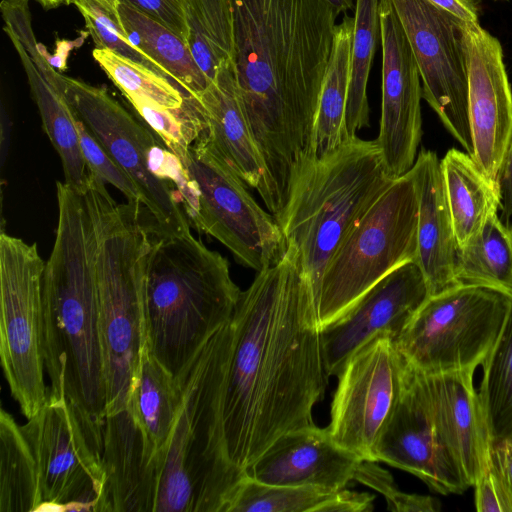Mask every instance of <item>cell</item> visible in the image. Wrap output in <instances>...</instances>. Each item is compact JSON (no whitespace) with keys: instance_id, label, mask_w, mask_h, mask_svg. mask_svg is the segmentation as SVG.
<instances>
[{"instance_id":"cell-1","label":"cell","mask_w":512,"mask_h":512,"mask_svg":"<svg viewBox=\"0 0 512 512\" xmlns=\"http://www.w3.org/2000/svg\"><path fill=\"white\" fill-rule=\"evenodd\" d=\"M202 359L210 455L225 473L244 475L280 436L316 425L329 375L312 285L293 245L241 292Z\"/></svg>"},{"instance_id":"cell-2","label":"cell","mask_w":512,"mask_h":512,"mask_svg":"<svg viewBox=\"0 0 512 512\" xmlns=\"http://www.w3.org/2000/svg\"><path fill=\"white\" fill-rule=\"evenodd\" d=\"M238 91L264 173L257 192L285 207L314 164L315 116L339 12L326 0H230Z\"/></svg>"},{"instance_id":"cell-3","label":"cell","mask_w":512,"mask_h":512,"mask_svg":"<svg viewBox=\"0 0 512 512\" xmlns=\"http://www.w3.org/2000/svg\"><path fill=\"white\" fill-rule=\"evenodd\" d=\"M58 224L43 273L48 395L65 396L103 428L106 389L99 326L97 238L84 194L58 181Z\"/></svg>"},{"instance_id":"cell-4","label":"cell","mask_w":512,"mask_h":512,"mask_svg":"<svg viewBox=\"0 0 512 512\" xmlns=\"http://www.w3.org/2000/svg\"><path fill=\"white\" fill-rule=\"evenodd\" d=\"M241 292L227 259L191 233L153 232L143 290L146 347L178 377L230 320Z\"/></svg>"},{"instance_id":"cell-5","label":"cell","mask_w":512,"mask_h":512,"mask_svg":"<svg viewBox=\"0 0 512 512\" xmlns=\"http://www.w3.org/2000/svg\"><path fill=\"white\" fill-rule=\"evenodd\" d=\"M84 197L97 238L105 416H109L127 409L138 380L145 344L143 290L153 229L141 204H117L106 183L91 174Z\"/></svg>"},{"instance_id":"cell-6","label":"cell","mask_w":512,"mask_h":512,"mask_svg":"<svg viewBox=\"0 0 512 512\" xmlns=\"http://www.w3.org/2000/svg\"><path fill=\"white\" fill-rule=\"evenodd\" d=\"M394 180L377 141L355 137L316 161L298 185L279 226L299 253L316 306L330 260Z\"/></svg>"},{"instance_id":"cell-7","label":"cell","mask_w":512,"mask_h":512,"mask_svg":"<svg viewBox=\"0 0 512 512\" xmlns=\"http://www.w3.org/2000/svg\"><path fill=\"white\" fill-rule=\"evenodd\" d=\"M56 86L72 111L136 184L154 234H190L177 191L189 175L184 164L149 128L136 120L105 88L58 73Z\"/></svg>"},{"instance_id":"cell-8","label":"cell","mask_w":512,"mask_h":512,"mask_svg":"<svg viewBox=\"0 0 512 512\" xmlns=\"http://www.w3.org/2000/svg\"><path fill=\"white\" fill-rule=\"evenodd\" d=\"M418 198L411 173L395 178L343 240L321 280L320 329L345 314L372 286L417 257Z\"/></svg>"},{"instance_id":"cell-9","label":"cell","mask_w":512,"mask_h":512,"mask_svg":"<svg viewBox=\"0 0 512 512\" xmlns=\"http://www.w3.org/2000/svg\"><path fill=\"white\" fill-rule=\"evenodd\" d=\"M512 296L458 285L430 296L395 339L414 367L427 374L476 370L494 347Z\"/></svg>"},{"instance_id":"cell-10","label":"cell","mask_w":512,"mask_h":512,"mask_svg":"<svg viewBox=\"0 0 512 512\" xmlns=\"http://www.w3.org/2000/svg\"><path fill=\"white\" fill-rule=\"evenodd\" d=\"M36 243L0 235V359L11 395L27 418L48 398L44 381L43 273Z\"/></svg>"},{"instance_id":"cell-11","label":"cell","mask_w":512,"mask_h":512,"mask_svg":"<svg viewBox=\"0 0 512 512\" xmlns=\"http://www.w3.org/2000/svg\"><path fill=\"white\" fill-rule=\"evenodd\" d=\"M21 429L37 463L38 511L97 512L104 484L103 428L65 396L48 395Z\"/></svg>"},{"instance_id":"cell-12","label":"cell","mask_w":512,"mask_h":512,"mask_svg":"<svg viewBox=\"0 0 512 512\" xmlns=\"http://www.w3.org/2000/svg\"><path fill=\"white\" fill-rule=\"evenodd\" d=\"M181 161L197 194L193 225L221 242L240 264L256 272L278 262L286 249L278 222L258 205L244 181L212 146L206 132Z\"/></svg>"},{"instance_id":"cell-13","label":"cell","mask_w":512,"mask_h":512,"mask_svg":"<svg viewBox=\"0 0 512 512\" xmlns=\"http://www.w3.org/2000/svg\"><path fill=\"white\" fill-rule=\"evenodd\" d=\"M404 358L394 336L375 333L355 350L338 373L330 423L332 439L362 460L375 449L397 402Z\"/></svg>"},{"instance_id":"cell-14","label":"cell","mask_w":512,"mask_h":512,"mask_svg":"<svg viewBox=\"0 0 512 512\" xmlns=\"http://www.w3.org/2000/svg\"><path fill=\"white\" fill-rule=\"evenodd\" d=\"M412 48L422 97L471 156L463 23L427 0H390Z\"/></svg>"},{"instance_id":"cell-15","label":"cell","mask_w":512,"mask_h":512,"mask_svg":"<svg viewBox=\"0 0 512 512\" xmlns=\"http://www.w3.org/2000/svg\"><path fill=\"white\" fill-rule=\"evenodd\" d=\"M375 456L376 461L415 475L443 495L461 494L470 487L441 436L425 373L405 359L399 396Z\"/></svg>"},{"instance_id":"cell-16","label":"cell","mask_w":512,"mask_h":512,"mask_svg":"<svg viewBox=\"0 0 512 512\" xmlns=\"http://www.w3.org/2000/svg\"><path fill=\"white\" fill-rule=\"evenodd\" d=\"M382 105L376 139L389 174L400 177L414 165L422 137V84L404 29L390 0H380Z\"/></svg>"},{"instance_id":"cell-17","label":"cell","mask_w":512,"mask_h":512,"mask_svg":"<svg viewBox=\"0 0 512 512\" xmlns=\"http://www.w3.org/2000/svg\"><path fill=\"white\" fill-rule=\"evenodd\" d=\"M468 77V116L472 158L499 182L512 136V90L499 40L479 22L463 23Z\"/></svg>"},{"instance_id":"cell-18","label":"cell","mask_w":512,"mask_h":512,"mask_svg":"<svg viewBox=\"0 0 512 512\" xmlns=\"http://www.w3.org/2000/svg\"><path fill=\"white\" fill-rule=\"evenodd\" d=\"M429 297L428 283L415 261L383 277L345 314L321 329L328 375L337 376L348 357L375 333L387 331L396 339Z\"/></svg>"},{"instance_id":"cell-19","label":"cell","mask_w":512,"mask_h":512,"mask_svg":"<svg viewBox=\"0 0 512 512\" xmlns=\"http://www.w3.org/2000/svg\"><path fill=\"white\" fill-rule=\"evenodd\" d=\"M361 461L339 446L327 427L313 425L280 436L245 474L269 485L314 486L336 491L354 480Z\"/></svg>"},{"instance_id":"cell-20","label":"cell","mask_w":512,"mask_h":512,"mask_svg":"<svg viewBox=\"0 0 512 512\" xmlns=\"http://www.w3.org/2000/svg\"><path fill=\"white\" fill-rule=\"evenodd\" d=\"M97 512H153L155 454L132 410L105 417Z\"/></svg>"},{"instance_id":"cell-21","label":"cell","mask_w":512,"mask_h":512,"mask_svg":"<svg viewBox=\"0 0 512 512\" xmlns=\"http://www.w3.org/2000/svg\"><path fill=\"white\" fill-rule=\"evenodd\" d=\"M474 372L425 373L441 436L470 487L490 465L492 445L486 415L474 386Z\"/></svg>"},{"instance_id":"cell-22","label":"cell","mask_w":512,"mask_h":512,"mask_svg":"<svg viewBox=\"0 0 512 512\" xmlns=\"http://www.w3.org/2000/svg\"><path fill=\"white\" fill-rule=\"evenodd\" d=\"M409 172L418 198L415 262L422 270L432 296L458 286L455 275L458 245L437 154L422 149Z\"/></svg>"},{"instance_id":"cell-23","label":"cell","mask_w":512,"mask_h":512,"mask_svg":"<svg viewBox=\"0 0 512 512\" xmlns=\"http://www.w3.org/2000/svg\"><path fill=\"white\" fill-rule=\"evenodd\" d=\"M196 96L204 109L210 143L246 185L257 189L264 164L243 109L233 60L224 61Z\"/></svg>"},{"instance_id":"cell-24","label":"cell","mask_w":512,"mask_h":512,"mask_svg":"<svg viewBox=\"0 0 512 512\" xmlns=\"http://www.w3.org/2000/svg\"><path fill=\"white\" fill-rule=\"evenodd\" d=\"M448 205L458 248L473 243L501 207L499 182L489 179L472 156L450 149L441 159Z\"/></svg>"},{"instance_id":"cell-25","label":"cell","mask_w":512,"mask_h":512,"mask_svg":"<svg viewBox=\"0 0 512 512\" xmlns=\"http://www.w3.org/2000/svg\"><path fill=\"white\" fill-rule=\"evenodd\" d=\"M374 495L347 488L269 485L246 474L235 487L225 512H367Z\"/></svg>"},{"instance_id":"cell-26","label":"cell","mask_w":512,"mask_h":512,"mask_svg":"<svg viewBox=\"0 0 512 512\" xmlns=\"http://www.w3.org/2000/svg\"><path fill=\"white\" fill-rule=\"evenodd\" d=\"M11 41L25 70L44 131L61 159L64 182L84 194L90 173L81 151L74 113L60 89L43 76L25 49L16 40Z\"/></svg>"},{"instance_id":"cell-27","label":"cell","mask_w":512,"mask_h":512,"mask_svg":"<svg viewBox=\"0 0 512 512\" xmlns=\"http://www.w3.org/2000/svg\"><path fill=\"white\" fill-rule=\"evenodd\" d=\"M354 18L345 15L337 24L334 43L322 82L315 116L313 152L320 161L338 150L348 138L345 113L350 81Z\"/></svg>"},{"instance_id":"cell-28","label":"cell","mask_w":512,"mask_h":512,"mask_svg":"<svg viewBox=\"0 0 512 512\" xmlns=\"http://www.w3.org/2000/svg\"><path fill=\"white\" fill-rule=\"evenodd\" d=\"M118 12L130 42L156 62L186 94L197 95L207 88L210 82L185 40L123 0Z\"/></svg>"},{"instance_id":"cell-29","label":"cell","mask_w":512,"mask_h":512,"mask_svg":"<svg viewBox=\"0 0 512 512\" xmlns=\"http://www.w3.org/2000/svg\"><path fill=\"white\" fill-rule=\"evenodd\" d=\"M182 404L179 379L144 344L136 386L128 407L139 422L156 455L166 445Z\"/></svg>"},{"instance_id":"cell-30","label":"cell","mask_w":512,"mask_h":512,"mask_svg":"<svg viewBox=\"0 0 512 512\" xmlns=\"http://www.w3.org/2000/svg\"><path fill=\"white\" fill-rule=\"evenodd\" d=\"M42 505L37 463L21 426L0 412V512L38 511Z\"/></svg>"},{"instance_id":"cell-31","label":"cell","mask_w":512,"mask_h":512,"mask_svg":"<svg viewBox=\"0 0 512 512\" xmlns=\"http://www.w3.org/2000/svg\"><path fill=\"white\" fill-rule=\"evenodd\" d=\"M458 285L494 289L512 296V235L499 214H494L470 245L458 248Z\"/></svg>"},{"instance_id":"cell-32","label":"cell","mask_w":512,"mask_h":512,"mask_svg":"<svg viewBox=\"0 0 512 512\" xmlns=\"http://www.w3.org/2000/svg\"><path fill=\"white\" fill-rule=\"evenodd\" d=\"M188 48L211 82L220 65L234 58V25L230 0H186Z\"/></svg>"},{"instance_id":"cell-33","label":"cell","mask_w":512,"mask_h":512,"mask_svg":"<svg viewBox=\"0 0 512 512\" xmlns=\"http://www.w3.org/2000/svg\"><path fill=\"white\" fill-rule=\"evenodd\" d=\"M380 0H355L354 28L351 44L350 81L345 113L349 139L369 127L367 82L376 44L380 38Z\"/></svg>"},{"instance_id":"cell-34","label":"cell","mask_w":512,"mask_h":512,"mask_svg":"<svg viewBox=\"0 0 512 512\" xmlns=\"http://www.w3.org/2000/svg\"><path fill=\"white\" fill-rule=\"evenodd\" d=\"M479 396L492 442L512 438V299L501 333L482 364Z\"/></svg>"},{"instance_id":"cell-35","label":"cell","mask_w":512,"mask_h":512,"mask_svg":"<svg viewBox=\"0 0 512 512\" xmlns=\"http://www.w3.org/2000/svg\"><path fill=\"white\" fill-rule=\"evenodd\" d=\"M92 55L129 102L142 101L166 109L183 106L188 94L166 77L108 49L95 48Z\"/></svg>"},{"instance_id":"cell-36","label":"cell","mask_w":512,"mask_h":512,"mask_svg":"<svg viewBox=\"0 0 512 512\" xmlns=\"http://www.w3.org/2000/svg\"><path fill=\"white\" fill-rule=\"evenodd\" d=\"M130 104L148 128L180 160L207 130L204 109L196 95H186L179 109H166L142 101Z\"/></svg>"},{"instance_id":"cell-37","label":"cell","mask_w":512,"mask_h":512,"mask_svg":"<svg viewBox=\"0 0 512 512\" xmlns=\"http://www.w3.org/2000/svg\"><path fill=\"white\" fill-rule=\"evenodd\" d=\"M71 4L82 14L97 49L111 50L174 82L156 62L130 42L119 16L96 0H72Z\"/></svg>"},{"instance_id":"cell-38","label":"cell","mask_w":512,"mask_h":512,"mask_svg":"<svg viewBox=\"0 0 512 512\" xmlns=\"http://www.w3.org/2000/svg\"><path fill=\"white\" fill-rule=\"evenodd\" d=\"M74 116L81 151L89 173L104 183L113 185L128 202L143 206L142 195L133 180L109 155L85 123L75 114Z\"/></svg>"},{"instance_id":"cell-39","label":"cell","mask_w":512,"mask_h":512,"mask_svg":"<svg viewBox=\"0 0 512 512\" xmlns=\"http://www.w3.org/2000/svg\"><path fill=\"white\" fill-rule=\"evenodd\" d=\"M354 480L382 494L390 511L437 512L441 508L436 498L399 490L392 475L375 464V461L362 460L357 467Z\"/></svg>"},{"instance_id":"cell-40","label":"cell","mask_w":512,"mask_h":512,"mask_svg":"<svg viewBox=\"0 0 512 512\" xmlns=\"http://www.w3.org/2000/svg\"><path fill=\"white\" fill-rule=\"evenodd\" d=\"M186 41V0H123Z\"/></svg>"},{"instance_id":"cell-41","label":"cell","mask_w":512,"mask_h":512,"mask_svg":"<svg viewBox=\"0 0 512 512\" xmlns=\"http://www.w3.org/2000/svg\"><path fill=\"white\" fill-rule=\"evenodd\" d=\"M475 507L479 512H512V502L500 477L490 465L473 485Z\"/></svg>"},{"instance_id":"cell-42","label":"cell","mask_w":512,"mask_h":512,"mask_svg":"<svg viewBox=\"0 0 512 512\" xmlns=\"http://www.w3.org/2000/svg\"><path fill=\"white\" fill-rule=\"evenodd\" d=\"M491 465L504 484L512 502V438L492 442Z\"/></svg>"},{"instance_id":"cell-43","label":"cell","mask_w":512,"mask_h":512,"mask_svg":"<svg viewBox=\"0 0 512 512\" xmlns=\"http://www.w3.org/2000/svg\"><path fill=\"white\" fill-rule=\"evenodd\" d=\"M501 220L509 228L512 224V136L502 165L500 178Z\"/></svg>"},{"instance_id":"cell-44","label":"cell","mask_w":512,"mask_h":512,"mask_svg":"<svg viewBox=\"0 0 512 512\" xmlns=\"http://www.w3.org/2000/svg\"><path fill=\"white\" fill-rule=\"evenodd\" d=\"M460 21L479 22L481 0H427Z\"/></svg>"},{"instance_id":"cell-45","label":"cell","mask_w":512,"mask_h":512,"mask_svg":"<svg viewBox=\"0 0 512 512\" xmlns=\"http://www.w3.org/2000/svg\"><path fill=\"white\" fill-rule=\"evenodd\" d=\"M74 46H75V41H73V42L58 41L57 47H58V52L60 53V55L52 61L51 66L54 68H57L61 71L63 69H65L66 58H67L70 50H72Z\"/></svg>"},{"instance_id":"cell-46","label":"cell","mask_w":512,"mask_h":512,"mask_svg":"<svg viewBox=\"0 0 512 512\" xmlns=\"http://www.w3.org/2000/svg\"><path fill=\"white\" fill-rule=\"evenodd\" d=\"M329 2L339 13L355 9V0H326Z\"/></svg>"},{"instance_id":"cell-47","label":"cell","mask_w":512,"mask_h":512,"mask_svg":"<svg viewBox=\"0 0 512 512\" xmlns=\"http://www.w3.org/2000/svg\"><path fill=\"white\" fill-rule=\"evenodd\" d=\"M72 0H67V5L71 4ZM101 3L108 11L119 16L118 6L120 0H96Z\"/></svg>"},{"instance_id":"cell-48","label":"cell","mask_w":512,"mask_h":512,"mask_svg":"<svg viewBox=\"0 0 512 512\" xmlns=\"http://www.w3.org/2000/svg\"><path fill=\"white\" fill-rule=\"evenodd\" d=\"M45 9H53L62 4L67 5V0H35Z\"/></svg>"},{"instance_id":"cell-49","label":"cell","mask_w":512,"mask_h":512,"mask_svg":"<svg viewBox=\"0 0 512 512\" xmlns=\"http://www.w3.org/2000/svg\"><path fill=\"white\" fill-rule=\"evenodd\" d=\"M509 229H510V232H511V235H512V224L510 225Z\"/></svg>"},{"instance_id":"cell-50","label":"cell","mask_w":512,"mask_h":512,"mask_svg":"<svg viewBox=\"0 0 512 512\" xmlns=\"http://www.w3.org/2000/svg\"><path fill=\"white\" fill-rule=\"evenodd\" d=\"M494 1H500V0H494Z\"/></svg>"}]
</instances>
